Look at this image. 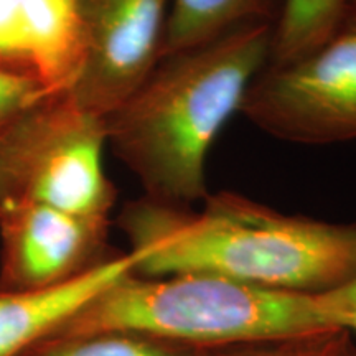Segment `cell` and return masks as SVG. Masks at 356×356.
Returning <instances> with one entry per match:
<instances>
[{
	"mask_svg": "<svg viewBox=\"0 0 356 356\" xmlns=\"http://www.w3.org/2000/svg\"><path fill=\"white\" fill-rule=\"evenodd\" d=\"M118 226L142 277L202 273L310 296L356 280V222L284 215L231 191L208 193L200 211L140 197Z\"/></svg>",
	"mask_w": 356,
	"mask_h": 356,
	"instance_id": "obj_1",
	"label": "cell"
},
{
	"mask_svg": "<svg viewBox=\"0 0 356 356\" xmlns=\"http://www.w3.org/2000/svg\"><path fill=\"white\" fill-rule=\"evenodd\" d=\"M274 29L243 25L162 56L144 83L106 115L108 145L140 181L145 198L191 207L208 197L210 147L269 61Z\"/></svg>",
	"mask_w": 356,
	"mask_h": 356,
	"instance_id": "obj_2",
	"label": "cell"
},
{
	"mask_svg": "<svg viewBox=\"0 0 356 356\" xmlns=\"http://www.w3.org/2000/svg\"><path fill=\"white\" fill-rule=\"evenodd\" d=\"M111 330L147 333L195 348H221L340 328L328 292H275L202 273L167 277L129 273L50 337Z\"/></svg>",
	"mask_w": 356,
	"mask_h": 356,
	"instance_id": "obj_3",
	"label": "cell"
},
{
	"mask_svg": "<svg viewBox=\"0 0 356 356\" xmlns=\"http://www.w3.org/2000/svg\"><path fill=\"white\" fill-rule=\"evenodd\" d=\"M104 118L68 92L50 95L0 131V203H38L109 218L118 191L104 170Z\"/></svg>",
	"mask_w": 356,
	"mask_h": 356,
	"instance_id": "obj_4",
	"label": "cell"
},
{
	"mask_svg": "<svg viewBox=\"0 0 356 356\" xmlns=\"http://www.w3.org/2000/svg\"><path fill=\"white\" fill-rule=\"evenodd\" d=\"M244 118L280 140L307 145L356 140V6L307 55L267 63L244 95Z\"/></svg>",
	"mask_w": 356,
	"mask_h": 356,
	"instance_id": "obj_5",
	"label": "cell"
},
{
	"mask_svg": "<svg viewBox=\"0 0 356 356\" xmlns=\"http://www.w3.org/2000/svg\"><path fill=\"white\" fill-rule=\"evenodd\" d=\"M170 0H83L81 65L68 95L106 118L144 83L162 55Z\"/></svg>",
	"mask_w": 356,
	"mask_h": 356,
	"instance_id": "obj_6",
	"label": "cell"
},
{
	"mask_svg": "<svg viewBox=\"0 0 356 356\" xmlns=\"http://www.w3.org/2000/svg\"><path fill=\"white\" fill-rule=\"evenodd\" d=\"M111 218H89L38 203H0V291L65 284L119 254Z\"/></svg>",
	"mask_w": 356,
	"mask_h": 356,
	"instance_id": "obj_7",
	"label": "cell"
},
{
	"mask_svg": "<svg viewBox=\"0 0 356 356\" xmlns=\"http://www.w3.org/2000/svg\"><path fill=\"white\" fill-rule=\"evenodd\" d=\"M83 0H0V66L32 74L50 95L73 86L81 65Z\"/></svg>",
	"mask_w": 356,
	"mask_h": 356,
	"instance_id": "obj_8",
	"label": "cell"
},
{
	"mask_svg": "<svg viewBox=\"0 0 356 356\" xmlns=\"http://www.w3.org/2000/svg\"><path fill=\"white\" fill-rule=\"evenodd\" d=\"M136 254L119 252L79 277L35 291H0V356H20L51 335L97 293L134 273Z\"/></svg>",
	"mask_w": 356,
	"mask_h": 356,
	"instance_id": "obj_9",
	"label": "cell"
},
{
	"mask_svg": "<svg viewBox=\"0 0 356 356\" xmlns=\"http://www.w3.org/2000/svg\"><path fill=\"white\" fill-rule=\"evenodd\" d=\"M286 0H172L162 55L188 50L249 24L275 25Z\"/></svg>",
	"mask_w": 356,
	"mask_h": 356,
	"instance_id": "obj_10",
	"label": "cell"
},
{
	"mask_svg": "<svg viewBox=\"0 0 356 356\" xmlns=\"http://www.w3.org/2000/svg\"><path fill=\"white\" fill-rule=\"evenodd\" d=\"M346 7L348 0H286L267 63H289L317 48L340 24Z\"/></svg>",
	"mask_w": 356,
	"mask_h": 356,
	"instance_id": "obj_11",
	"label": "cell"
},
{
	"mask_svg": "<svg viewBox=\"0 0 356 356\" xmlns=\"http://www.w3.org/2000/svg\"><path fill=\"white\" fill-rule=\"evenodd\" d=\"M20 356H210V348H195L139 332H96L50 337Z\"/></svg>",
	"mask_w": 356,
	"mask_h": 356,
	"instance_id": "obj_12",
	"label": "cell"
},
{
	"mask_svg": "<svg viewBox=\"0 0 356 356\" xmlns=\"http://www.w3.org/2000/svg\"><path fill=\"white\" fill-rule=\"evenodd\" d=\"M351 343L350 332L330 330L210 348V356H348Z\"/></svg>",
	"mask_w": 356,
	"mask_h": 356,
	"instance_id": "obj_13",
	"label": "cell"
},
{
	"mask_svg": "<svg viewBox=\"0 0 356 356\" xmlns=\"http://www.w3.org/2000/svg\"><path fill=\"white\" fill-rule=\"evenodd\" d=\"M47 96L50 92L38 78L0 66V131Z\"/></svg>",
	"mask_w": 356,
	"mask_h": 356,
	"instance_id": "obj_14",
	"label": "cell"
},
{
	"mask_svg": "<svg viewBox=\"0 0 356 356\" xmlns=\"http://www.w3.org/2000/svg\"><path fill=\"white\" fill-rule=\"evenodd\" d=\"M335 323L340 330L356 332V280L328 292Z\"/></svg>",
	"mask_w": 356,
	"mask_h": 356,
	"instance_id": "obj_15",
	"label": "cell"
},
{
	"mask_svg": "<svg viewBox=\"0 0 356 356\" xmlns=\"http://www.w3.org/2000/svg\"><path fill=\"white\" fill-rule=\"evenodd\" d=\"M348 356H356V345L355 343H351L350 351H348Z\"/></svg>",
	"mask_w": 356,
	"mask_h": 356,
	"instance_id": "obj_16",
	"label": "cell"
},
{
	"mask_svg": "<svg viewBox=\"0 0 356 356\" xmlns=\"http://www.w3.org/2000/svg\"><path fill=\"white\" fill-rule=\"evenodd\" d=\"M348 3H351V6H356V0H348Z\"/></svg>",
	"mask_w": 356,
	"mask_h": 356,
	"instance_id": "obj_17",
	"label": "cell"
}]
</instances>
